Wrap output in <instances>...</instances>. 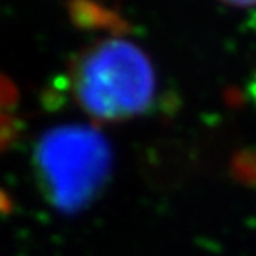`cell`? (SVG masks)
Instances as JSON below:
<instances>
[{"label":"cell","mask_w":256,"mask_h":256,"mask_svg":"<svg viewBox=\"0 0 256 256\" xmlns=\"http://www.w3.org/2000/svg\"><path fill=\"white\" fill-rule=\"evenodd\" d=\"M68 92L80 110L96 122H124L150 108L156 74L148 55L125 38L86 47L68 68Z\"/></svg>","instance_id":"cell-1"},{"label":"cell","mask_w":256,"mask_h":256,"mask_svg":"<svg viewBox=\"0 0 256 256\" xmlns=\"http://www.w3.org/2000/svg\"><path fill=\"white\" fill-rule=\"evenodd\" d=\"M112 155L98 132L82 125L54 128L40 138L34 166L45 198L62 212L90 203L108 178Z\"/></svg>","instance_id":"cell-2"}]
</instances>
